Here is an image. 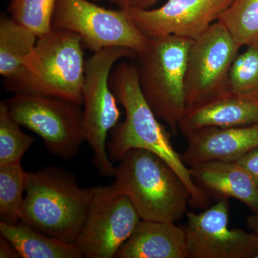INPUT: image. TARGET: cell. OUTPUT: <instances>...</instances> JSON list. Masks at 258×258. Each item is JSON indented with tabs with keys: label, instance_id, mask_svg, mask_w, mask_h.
Listing matches in <instances>:
<instances>
[{
	"label": "cell",
	"instance_id": "cell-18",
	"mask_svg": "<svg viewBox=\"0 0 258 258\" xmlns=\"http://www.w3.org/2000/svg\"><path fill=\"white\" fill-rule=\"evenodd\" d=\"M37 39L31 30L2 13L0 17V74L4 79L20 74L35 53Z\"/></svg>",
	"mask_w": 258,
	"mask_h": 258
},
{
	"label": "cell",
	"instance_id": "cell-21",
	"mask_svg": "<svg viewBox=\"0 0 258 258\" xmlns=\"http://www.w3.org/2000/svg\"><path fill=\"white\" fill-rule=\"evenodd\" d=\"M35 139L24 133L11 116L4 101L0 103V166L20 164Z\"/></svg>",
	"mask_w": 258,
	"mask_h": 258
},
{
	"label": "cell",
	"instance_id": "cell-27",
	"mask_svg": "<svg viewBox=\"0 0 258 258\" xmlns=\"http://www.w3.org/2000/svg\"><path fill=\"white\" fill-rule=\"evenodd\" d=\"M247 225L249 230L258 235V212H254L247 219Z\"/></svg>",
	"mask_w": 258,
	"mask_h": 258
},
{
	"label": "cell",
	"instance_id": "cell-8",
	"mask_svg": "<svg viewBox=\"0 0 258 258\" xmlns=\"http://www.w3.org/2000/svg\"><path fill=\"white\" fill-rule=\"evenodd\" d=\"M52 28L77 34L83 47L93 53L106 47H120L138 54L149 42L127 10L106 9L88 0H56Z\"/></svg>",
	"mask_w": 258,
	"mask_h": 258
},
{
	"label": "cell",
	"instance_id": "cell-23",
	"mask_svg": "<svg viewBox=\"0 0 258 258\" xmlns=\"http://www.w3.org/2000/svg\"><path fill=\"white\" fill-rule=\"evenodd\" d=\"M55 3L56 0H10L8 11L13 20L39 37L52 29Z\"/></svg>",
	"mask_w": 258,
	"mask_h": 258
},
{
	"label": "cell",
	"instance_id": "cell-14",
	"mask_svg": "<svg viewBox=\"0 0 258 258\" xmlns=\"http://www.w3.org/2000/svg\"><path fill=\"white\" fill-rule=\"evenodd\" d=\"M195 184L208 195L239 200L258 212V186L250 174L237 162L208 161L189 166Z\"/></svg>",
	"mask_w": 258,
	"mask_h": 258
},
{
	"label": "cell",
	"instance_id": "cell-9",
	"mask_svg": "<svg viewBox=\"0 0 258 258\" xmlns=\"http://www.w3.org/2000/svg\"><path fill=\"white\" fill-rule=\"evenodd\" d=\"M240 47L218 20L193 40L185 74L186 108L230 93L229 75Z\"/></svg>",
	"mask_w": 258,
	"mask_h": 258
},
{
	"label": "cell",
	"instance_id": "cell-24",
	"mask_svg": "<svg viewBox=\"0 0 258 258\" xmlns=\"http://www.w3.org/2000/svg\"><path fill=\"white\" fill-rule=\"evenodd\" d=\"M250 174L258 186V147L235 161Z\"/></svg>",
	"mask_w": 258,
	"mask_h": 258
},
{
	"label": "cell",
	"instance_id": "cell-16",
	"mask_svg": "<svg viewBox=\"0 0 258 258\" xmlns=\"http://www.w3.org/2000/svg\"><path fill=\"white\" fill-rule=\"evenodd\" d=\"M116 258H187L184 227L141 220Z\"/></svg>",
	"mask_w": 258,
	"mask_h": 258
},
{
	"label": "cell",
	"instance_id": "cell-4",
	"mask_svg": "<svg viewBox=\"0 0 258 258\" xmlns=\"http://www.w3.org/2000/svg\"><path fill=\"white\" fill-rule=\"evenodd\" d=\"M120 192L130 199L141 219L176 222L187 213L191 195L179 174L157 154L141 149L128 151L115 167Z\"/></svg>",
	"mask_w": 258,
	"mask_h": 258
},
{
	"label": "cell",
	"instance_id": "cell-15",
	"mask_svg": "<svg viewBox=\"0 0 258 258\" xmlns=\"http://www.w3.org/2000/svg\"><path fill=\"white\" fill-rule=\"evenodd\" d=\"M258 123V100L228 93L186 108L179 125L184 135L208 126L234 127Z\"/></svg>",
	"mask_w": 258,
	"mask_h": 258
},
{
	"label": "cell",
	"instance_id": "cell-25",
	"mask_svg": "<svg viewBox=\"0 0 258 258\" xmlns=\"http://www.w3.org/2000/svg\"><path fill=\"white\" fill-rule=\"evenodd\" d=\"M0 257L1 258H20V254L9 240L4 237H0Z\"/></svg>",
	"mask_w": 258,
	"mask_h": 258
},
{
	"label": "cell",
	"instance_id": "cell-1",
	"mask_svg": "<svg viewBox=\"0 0 258 258\" xmlns=\"http://www.w3.org/2000/svg\"><path fill=\"white\" fill-rule=\"evenodd\" d=\"M112 91L125 110L124 121L111 131L107 143L112 161H119L131 149H141L157 154L179 174L191 195L195 208L208 207L209 195L194 182L187 167L171 143V134L161 124L144 98L139 86L135 62L123 60L115 64L110 76Z\"/></svg>",
	"mask_w": 258,
	"mask_h": 258
},
{
	"label": "cell",
	"instance_id": "cell-7",
	"mask_svg": "<svg viewBox=\"0 0 258 258\" xmlns=\"http://www.w3.org/2000/svg\"><path fill=\"white\" fill-rule=\"evenodd\" d=\"M4 102L11 116L37 134L51 154L64 160L79 154L85 142L81 106L55 97L27 93H17Z\"/></svg>",
	"mask_w": 258,
	"mask_h": 258
},
{
	"label": "cell",
	"instance_id": "cell-28",
	"mask_svg": "<svg viewBox=\"0 0 258 258\" xmlns=\"http://www.w3.org/2000/svg\"><path fill=\"white\" fill-rule=\"evenodd\" d=\"M93 1H98V0H93ZM109 1L118 6L120 10H128L130 8L132 0H109Z\"/></svg>",
	"mask_w": 258,
	"mask_h": 258
},
{
	"label": "cell",
	"instance_id": "cell-2",
	"mask_svg": "<svg viewBox=\"0 0 258 258\" xmlns=\"http://www.w3.org/2000/svg\"><path fill=\"white\" fill-rule=\"evenodd\" d=\"M20 222L75 243L87 215L93 187H80L71 173L54 166L28 172Z\"/></svg>",
	"mask_w": 258,
	"mask_h": 258
},
{
	"label": "cell",
	"instance_id": "cell-26",
	"mask_svg": "<svg viewBox=\"0 0 258 258\" xmlns=\"http://www.w3.org/2000/svg\"><path fill=\"white\" fill-rule=\"evenodd\" d=\"M157 1L158 0H132L130 8L149 9V8L155 4Z\"/></svg>",
	"mask_w": 258,
	"mask_h": 258
},
{
	"label": "cell",
	"instance_id": "cell-17",
	"mask_svg": "<svg viewBox=\"0 0 258 258\" xmlns=\"http://www.w3.org/2000/svg\"><path fill=\"white\" fill-rule=\"evenodd\" d=\"M0 234L9 240L22 258H81L75 243H69L38 232L23 222H0Z\"/></svg>",
	"mask_w": 258,
	"mask_h": 258
},
{
	"label": "cell",
	"instance_id": "cell-5",
	"mask_svg": "<svg viewBox=\"0 0 258 258\" xmlns=\"http://www.w3.org/2000/svg\"><path fill=\"white\" fill-rule=\"evenodd\" d=\"M193 40L176 35L149 38L134 59L146 101L174 135L186 110L185 74Z\"/></svg>",
	"mask_w": 258,
	"mask_h": 258
},
{
	"label": "cell",
	"instance_id": "cell-22",
	"mask_svg": "<svg viewBox=\"0 0 258 258\" xmlns=\"http://www.w3.org/2000/svg\"><path fill=\"white\" fill-rule=\"evenodd\" d=\"M230 92L258 100V43L238 54L229 75Z\"/></svg>",
	"mask_w": 258,
	"mask_h": 258
},
{
	"label": "cell",
	"instance_id": "cell-10",
	"mask_svg": "<svg viewBox=\"0 0 258 258\" xmlns=\"http://www.w3.org/2000/svg\"><path fill=\"white\" fill-rule=\"evenodd\" d=\"M141 220L130 199L113 184L93 187L86 220L75 244L83 257H115Z\"/></svg>",
	"mask_w": 258,
	"mask_h": 258
},
{
	"label": "cell",
	"instance_id": "cell-19",
	"mask_svg": "<svg viewBox=\"0 0 258 258\" xmlns=\"http://www.w3.org/2000/svg\"><path fill=\"white\" fill-rule=\"evenodd\" d=\"M28 175L21 163L0 166V222H20Z\"/></svg>",
	"mask_w": 258,
	"mask_h": 258
},
{
	"label": "cell",
	"instance_id": "cell-13",
	"mask_svg": "<svg viewBox=\"0 0 258 258\" xmlns=\"http://www.w3.org/2000/svg\"><path fill=\"white\" fill-rule=\"evenodd\" d=\"M186 150L181 155L186 166L208 161L235 162L258 147V123L234 127H203L185 135Z\"/></svg>",
	"mask_w": 258,
	"mask_h": 258
},
{
	"label": "cell",
	"instance_id": "cell-20",
	"mask_svg": "<svg viewBox=\"0 0 258 258\" xmlns=\"http://www.w3.org/2000/svg\"><path fill=\"white\" fill-rule=\"evenodd\" d=\"M218 21L241 47L258 43V0H233Z\"/></svg>",
	"mask_w": 258,
	"mask_h": 258
},
{
	"label": "cell",
	"instance_id": "cell-12",
	"mask_svg": "<svg viewBox=\"0 0 258 258\" xmlns=\"http://www.w3.org/2000/svg\"><path fill=\"white\" fill-rule=\"evenodd\" d=\"M233 0H168L157 9L129 8L136 26L148 38L176 35L195 40L217 21Z\"/></svg>",
	"mask_w": 258,
	"mask_h": 258
},
{
	"label": "cell",
	"instance_id": "cell-6",
	"mask_svg": "<svg viewBox=\"0 0 258 258\" xmlns=\"http://www.w3.org/2000/svg\"><path fill=\"white\" fill-rule=\"evenodd\" d=\"M137 52L125 47H106L86 60L82 90L83 134L93 152V164L101 176L114 177L115 167L107 150L108 134L118 124L120 112L109 84L115 64L135 59Z\"/></svg>",
	"mask_w": 258,
	"mask_h": 258
},
{
	"label": "cell",
	"instance_id": "cell-29",
	"mask_svg": "<svg viewBox=\"0 0 258 258\" xmlns=\"http://www.w3.org/2000/svg\"><path fill=\"white\" fill-rule=\"evenodd\" d=\"M254 258H258V252L257 254H256L255 257H254Z\"/></svg>",
	"mask_w": 258,
	"mask_h": 258
},
{
	"label": "cell",
	"instance_id": "cell-3",
	"mask_svg": "<svg viewBox=\"0 0 258 258\" xmlns=\"http://www.w3.org/2000/svg\"><path fill=\"white\" fill-rule=\"evenodd\" d=\"M83 45L77 34L52 28L37 39L35 53L20 74L5 79L10 92L55 97L83 105Z\"/></svg>",
	"mask_w": 258,
	"mask_h": 258
},
{
	"label": "cell",
	"instance_id": "cell-11",
	"mask_svg": "<svg viewBox=\"0 0 258 258\" xmlns=\"http://www.w3.org/2000/svg\"><path fill=\"white\" fill-rule=\"evenodd\" d=\"M187 258H254L258 235L229 228L228 199L221 198L200 213H186Z\"/></svg>",
	"mask_w": 258,
	"mask_h": 258
}]
</instances>
